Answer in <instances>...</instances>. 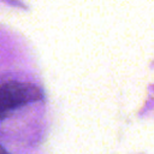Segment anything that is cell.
I'll use <instances>...</instances> for the list:
<instances>
[{
	"instance_id": "6da1fadb",
	"label": "cell",
	"mask_w": 154,
	"mask_h": 154,
	"mask_svg": "<svg viewBox=\"0 0 154 154\" xmlns=\"http://www.w3.org/2000/svg\"><path fill=\"white\" fill-rule=\"evenodd\" d=\"M42 99V90L28 82L6 81L0 83V122L17 108Z\"/></svg>"
},
{
	"instance_id": "7a4b0ae2",
	"label": "cell",
	"mask_w": 154,
	"mask_h": 154,
	"mask_svg": "<svg viewBox=\"0 0 154 154\" xmlns=\"http://www.w3.org/2000/svg\"><path fill=\"white\" fill-rule=\"evenodd\" d=\"M0 154H10V153H8V152H7V150H6V149L0 144Z\"/></svg>"
}]
</instances>
